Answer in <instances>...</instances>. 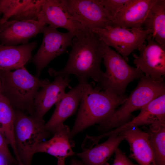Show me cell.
<instances>
[{"label": "cell", "mask_w": 165, "mask_h": 165, "mask_svg": "<svg viewBox=\"0 0 165 165\" xmlns=\"http://www.w3.org/2000/svg\"><path fill=\"white\" fill-rule=\"evenodd\" d=\"M120 133L129 144L131 157L139 165H156L147 132L134 127Z\"/></svg>", "instance_id": "16"}, {"label": "cell", "mask_w": 165, "mask_h": 165, "mask_svg": "<svg viewBox=\"0 0 165 165\" xmlns=\"http://www.w3.org/2000/svg\"><path fill=\"white\" fill-rule=\"evenodd\" d=\"M147 44L139 47V55L133 53V63L146 77L164 82L165 76V46L153 40L150 34Z\"/></svg>", "instance_id": "9"}, {"label": "cell", "mask_w": 165, "mask_h": 165, "mask_svg": "<svg viewBox=\"0 0 165 165\" xmlns=\"http://www.w3.org/2000/svg\"></svg>", "instance_id": "33"}, {"label": "cell", "mask_w": 165, "mask_h": 165, "mask_svg": "<svg viewBox=\"0 0 165 165\" xmlns=\"http://www.w3.org/2000/svg\"><path fill=\"white\" fill-rule=\"evenodd\" d=\"M2 93V86L1 83V75L0 73V94Z\"/></svg>", "instance_id": "32"}, {"label": "cell", "mask_w": 165, "mask_h": 165, "mask_svg": "<svg viewBox=\"0 0 165 165\" xmlns=\"http://www.w3.org/2000/svg\"><path fill=\"white\" fill-rule=\"evenodd\" d=\"M70 165H84L82 161L75 159H73L71 162Z\"/></svg>", "instance_id": "29"}, {"label": "cell", "mask_w": 165, "mask_h": 165, "mask_svg": "<svg viewBox=\"0 0 165 165\" xmlns=\"http://www.w3.org/2000/svg\"><path fill=\"white\" fill-rule=\"evenodd\" d=\"M81 96V88L79 83L65 93L55 104L56 108L53 113L44 124L45 129L53 134L59 126L75 113L79 105Z\"/></svg>", "instance_id": "15"}, {"label": "cell", "mask_w": 165, "mask_h": 165, "mask_svg": "<svg viewBox=\"0 0 165 165\" xmlns=\"http://www.w3.org/2000/svg\"><path fill=\"white\" fill-rule=\"evenodd\" d=\"M155 0H131L118 13L112 25L131 28H141Z\"/></svg>", "instance_id": "17"}, {"label": "cell", "mask_w": 165, "mask_h": 165, "mask_svg": "<svg viewBox=\"0 0 165 165\" xmlns=\"http://www.w3.org/2000/svg\"><path fill=\"white\" fill-rule=\"evenodd\" d=\"M71 130L69 127L62 124L59 126L50 139L41 142L37 147L35 154L38 152L47 153L57 159L74 156L72 149L73 143L70 138Z\"/></svg>", "instance_id": "20"}, {"label": "cell", "mask_w": 165, "mask_h": 165, "mask_svg": "<svg viewBox=\"0 0 165 165\" xmlns=\"http://www.w3.org/2000/svg\"><path fill=\"white\" fill-rule=\"evenodd\" d=\"M147 132L156 165H165V121L149 125Z\"/></svg>", "instance_id": "23"}, {"label": "cell", "mask_w": 165, "mask_h": 165, "mask_svg": "<svg viewBox=\"0 0 165 165\" xmlns=\"http://www.w3.org/2000/svg\"><path fill=\"white\" fill-rule=\"evenodd\" d=\"M105 44L91 30L84 36L73 39L67 62L63 69L50 68L51 76L64 77L75 75L78 79L90 78L98 83L104 75L100 64L103 59Z\"/></svg>", "instance_id": "1"}, {"label": "cell", "mask_w": 165, "mask_h": 165, "mask_svg": "<svg viewBox=\"0 0 165 165\" xmlns=\"http://www.w3.org/2000/svg\"><path fill=\"white\" fill-rule=\"evenodd\" d=\"M37 21L43 25L65 29L77 38L85 35L88 30L72 16L63 0H46Z\"/></svg>", "instance_id": "11"}, {"label": "cell", "mask_w": 165, "mask_h": 165, "mask_svg": "<svg viewBox=\"0 0 165 165\" xmlns=\"http://www.w3.org/2000/svg\"><path fill=\"white\" fill-rule=\"evenodd\" d=\"M164 94V82L156 81L144 75L120 107L100 123L98 129L103 131L110 130L128 122L133 112L141 109L152 100Z\"/></svg>", "instance_id": "4"}, {"label": "cell", "mask_w": 165, "mask_h": 165, "mask_svg": "<svg viewBox=\"0 0 165 165\" xmlns=\"http://www.w3.org/2000/svg\"><path fill=\"white\" fill-rule=\"evenodd\" d=\"M46 0H30L20 11L12 16L10 20H37Z\"/></svg>", "instance_id": "24"}, {"label": "cell", "mask_w": 165, "mask_h": 165, "mask_svg": "<svg viewBox=\"0 0 165 165\" xmlns=\"http://www.w3.org/2000/svg\"><path fill=\"white\" fill-rule=\"evenodd\" d=\"M124 140L122 133L112 134L105 142L83 149L76 155L81 159L84 165H109L108 163L109 159Z\"/></svg>", "instance_id": "18"}, {"label": "cell", "mask_w": 165, "mask_h": 165, "mask_svg": "<svg viewBox=\"0 0 165 165\" xmlns=\"http://www.w3.org/2000/svg\"><path fill=\"white\" fill-rule=\"evenodd\" d=\"M42 43L32 59L38 78L43 69L53 59L65 53L71 46L74 35L69 32H62L47 25L43 27Z\"/></svg>", "instance_id": "8"}, {"label": "cell", "mask_w": 165, "mask_h": 165, "mask_svg": "<svg viewBox=\"0 0 165 165\" xmlns=\"http://www.w3.org/2000/svg\"><path fill=\"white\" fill-rule=\"evenodd\" d=\"M81 96L75 123L70 134L71 140L78 133L95 124L104 121L121 105L126 97L94 87L88 80L78 79Z\"/></svg>", "instance_id": "2"}, {"label": "cell", "mask_w": 165, "mask_h": 165, "mask_svg": "<svg viewBox=\"0 0 165 165\" xmlns=\"http://www.w3.org/2000/svg\"><path fill=\"white\" fill-rule=\"evenodd\" d=\"M106 46L114 48L126 61L128 56L145 42L150 30L143 28H128L109 25L91 30Z\"/></svg>", "instance_id": "7"}, {"label": "cell", "mask_w": 165, "mask_h": 165, "mask_svg": "<svg viewBox=\"0 0 165 165\" xmlns=\"http://www.w3.org/2000/svg\"><path fill=\"white\" fill-rule=\"evenodd\" d=\"M112 21L131 0H100Z\"/></svg>", "instance_id": "26"}, {"label": "cell", "mask_w": 165, "mask_h": 165, "mask_svg": "<svg viewBox=\"0 0 165 165\" xmlns=\"http://www.w3.org/2000/svg\"><path fill=\"white\" fill-rule=\"evenodd\" d=\"M9 143L1 131L0 130V156L5 159L9 165H13L17 163L10 152Z\"/></svg>", "instance_id": "27"}, {"label": "cell", "mask_w": 165, "mask_h": 165, "mask_svg": "<svg viewBox=\"0 0 165 165\" xmlns=\"http://www.w3.org/2000/svg\"><path fill=\"white\" fill-rule=\"evenodd\" d=\"M72 16L87 29L92 30L112 25L109 15L100 0H63Z\"/></svg>", "instance_id": "10"}, {"label": "cell", "mask_w": 165, "mask_h": 165, "mask_svg": "<svg viewBox=\"0 0 165 165\" xmlns=\"http://www.w3.org/2000/svg\"><path fill=\"white\" fill-rule=\"evenodd\" d=\"M57 165H65V160L64 158H58L57 159Z\"/></svg>", "instance_id": "30"}, {"label": "cell", "mask_w": 165, "mask_h": 165, "mask_svg": "<svg viewBox=\"0 0 165 165\" xmlns=\"http://www.w3.org/2000/svg\"><path fill=\"white\" fill-rule=\"evenodd\" d=\"M0 165H9L6 161L0 156Z\"/></svg>", "instance_id": "31"}, {"label": "cell", "mask_w": 165, "mask_h": 165, "mask_svg": "<svg viewBox=\"0 0 165 165\" xmlns=\"http://www.w3.org/2000/svg\"><path fill=\"white\" fill-rule=\"evenodd\" d=\"M15 118L14 109L2 93L0 94V130L11 147L15 156H17L14 136Z\"/></svg>", "instance_id": "22"}, {"label": "cell", "mask_w": 165, "mask_h": 165, "mask_svg": "<svg viewBox=\"0 0 165 165\" xmlns=\"http://www.w3.org/2000/svg\"><path fill=\"white\" fill-rule=\"evenodd\" d=\"M113 165H139L132 162L119 148L116 149Z\"/></svg>", "instance_id": "28"}, {"label": "cell", "mask_w": 165, "mask_h": 165, "mask_svg": "<svg viewBox=\"0 0 165 165\" xmlns=\"http://www.w3.org/2000/svg\"><path fill=\"white\" fill-rule=\"evenodd\" d=\"M0 73L2 93L13 108L34 116L36 95L49 80L31 75L24 66L13 71L0 70Z\"/></svg>", "instance_id": "3"}, {"label": "cell", "mask_w": 165, "mask_h": 165, "mask_svg": "<svg viewBox=\"0 0 165 165\" xmlns=\"http://www.w3.org/2000/svg\"><path fill=\"white\" fill-rule=\"evenodd\" d=\"M103 59L106 71L96 87L100 90L125 96L128 84L144 75L137 68L129 65L122 56L105 44Z\"/></svg>", "instance_id": "6"}, {"label": "cell", "mask_w": 165, "mask_h": 165, "mask_svg": "<svg viewBox=\"0 0 165 165\" xmlns=\"http://www.w3.org/2000/svg\"><path fill=\"white\" fill-rule=\"evenodd\" d=\"M44 25L37 20H8L0 24V42L11 46L27 43L31 38L42 33Z\"/></svg>", "instance_id": "12"}, {"label": "cell", "mask_w": 165, "mask_h": 165, "mask_svg": "<svg viewBox=\"0 0 165 165\" xmlns=\"http://www.w3.org/2000/svg\"><path fill=\"white\" fill-rule=\"evenodd\" d=\"M139 114L132 120L106 133L107 137L119 134L130 128L165 121V94L154 99L141 109Z\"/></svg>", "instance_id": "14"}, {"label": "cell", "mask_w": 165, "mask_h": 165, "mask_svg": "<svg viewBox=\"0 0 165 165\" xmlns=\"http://www.w3.org/2000/svg\"><path fill=\"white\" fill-rule=\"evenodd\" d=\"M144 29L151 31L152 38L165 46V0H155L144 22Z\"/></svg>", "instance_id": "21"}, {"label": "cell", "mask_w": 165, "mask_h": 165, "mask_svg": "<svg viewBox=\"0 0 165 165\" xmlns=\"http://www.w3.org/2000/svg\"><path fill=\"white\" fill-rule=\"evenodd\" d=\"M30 0H0V24L20 11Z\"/></svg>", "instance_id": "25"}, {"label": "cell", "mask_w": 165, "mask_h": 165, "mask_svg": "<svg viewBox=\"0 0 165 165\" xmlns=\"http://www.w3.org/2000/svg\"><path fill=\"white\" fill-rule=\"evenodd\" d=\"M14 111V136L19 165H31L37 148L51 134L45 129L44 120L18 109Z\"/></svg>", "instance_id": "5"}, {"label": "cell", "mask_w": 165, "mask_h": 165, "mask_svg": "<svg viewBox=\"0 0 165 165\" xmlns=\"http://www.w3.org/2000/svg\"><path fill=\"white\" fill-rule=\"evenodd\" d=\"M36 42L16 46L0 44V70L11 71L24 66L31 59Z\"/></svg>", "instance_id": "19"}, {"label": "cell", "mask_w": 165, "mask_h": 165, "mask_svg": "<svg viewBox=\"0 0 165 165\" xmlns=\"http://www.w3.org/2000/svg\"><path fill=\"white\" fill-rule=\"evenodd\" d=\"M70 80L69 76H55L53 82L39 90L34 99V116L36 119L43 120L45 115L65 94V90L69 86Z\"/></svg>", "instance_id": "13"}]
</instances>
